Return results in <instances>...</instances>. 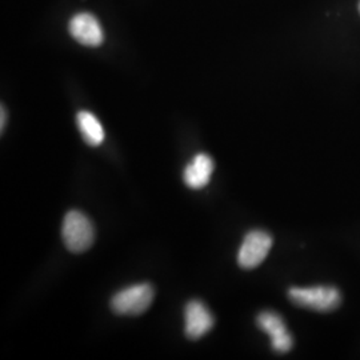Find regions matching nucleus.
Listing matches in <instances>:
<instances>
[{"label": "nucleus", "mask_w": 360, "mask_h": 360, "mask_svg": "<svg viewBox=\"0 0 360 360\" xmlns=\"http://www.w3.org/2000/svg\"><path fill=\"white\" fill-rule=\"evenodd\" d=\"M288 297L296 306L318 312L334 311L342 302L339 290L331 285L292 287L288 290Z\"/></svg>", "instance_id": "nucleus-1"}, {"label": "nucleus", "mask_w": 360, "mask_h": 360, "mask_svg": "<svg viewBox=\"0 0 360 360\" xmlns=\"http://www.w3.org/2000/svg\"><path fill=\"white\" fill-rule=\"evenodd\" d=\"M62 238L68 251L80 254L87 251L94 243L95 227L87 215L74 210L65 214Z\"/></svg>", "instance_id": "nucleus-2"}, {"label": "nucleus", "mask_w": 360, "mask_h": 360, "mask_svg": "<svg viewBox=\"0 0 360 360\" xmlns=\"http://www.w3.org/2000/svg\"><path fill=\"white\" fill-rule=\"evenodd\" d=\"M154 296V287L150 283L129 285L112 296L111 309L117 315L136 316L148 309Z\"/></svg>", "instance_id": "nucleus-3"}, {"label": "nucleus", "mask_w": 360, "mask_h": 360, "mask_svg": "<svg viewBox=\"0 0 360 360\" xmlns=\"http://www.w3.org/2000/svg\"><path fill=\"white\" fill-rule=\"evenodd\" d=\"M274 239L269 232L252 230L245 236L238 252V264L245 270H252L267 257Z\"/></svg>", "instance_id": "nucleus-4"}, {"label": "nucleus", "mask_w": 360, "mask_h": 360, "mask_svg": "<svg viewBox=\"0 0 360 360\" xmlns=\"http://www.w3.org/2000/svg\"><path fill=\"white\" fill-rule=\"evenodd\" d=\"M257 327L271 338L272 349L285 354L294 346V339L288 333L283 318L274 311H263L257 315Z\"/></svg>", "instance_id": "nucleus-5"}, {"label": "nucleus", "mask_w": 360, "mask_h": 360, "mask_svg": "<svg viewBox=\"0 0 360 360\" xmlns=\"http://www.w3.org/2000/svg\"><path fill=\"white\" fill-rule=\"evenodd\" d=\"M68 31L77 43L87 47H98L103 43V28L90 13H79L68 23Z\"/></svg>", "instance_id": "nucleus-6"}, {"label": "nucleus", "mask_w": 360, "mask_h": 360, "mask_svg": "<svg viewBox=\"0 0 360 360\" xmlns=\"http://www.w3.org/2000/svg\"><path fill=\"white\" fill-rule=\"evenodd\" d=\"M184 333L191 340H198L214 327V316L200 300H191L184 309Z\"/></svg>", "instance_id": "nucleus-7"}, {"label": "nucleus", "mask_w": 360, "mask_h": 360, "mask_svg": "<svg viewBox=\"0 0 360 360\" xmlns=\"http://www.w3.org/2000/svg\"><path fill=\"white\" fill-rule=\"evenodd\" d=\"M214 168L215 165L210 155H195L190 165L184 168V172H183L184 183L193 190L203 188L210 183Z\"/></svg>", "instance_id": "nucleus-8"}, {"label": "nucleus", "mask_w": 360, "mask_h": 360, "mask_svg": "<svg viewBox=\"0 0 360 360\" xmlns=\"http://www.w3.org/2000/svg\"><path fill=\"white\" fill-rule=\"evenodd\" d=\"M77 129L84 142L91 147H98L104 141L103 126L99 119L90 111H79L77 115Z\"/></svg>", "instance_id": "nucleus-9"}, {"label": "nucleus", "mask_w": 360, "mask_h": 360, "mask_svg": "<svg viewBox=\"0 0 360 360\" xmlns=\"http://www.w3.org/2000/svg\"><path fill=\"white\" fill-rule=\"evenodd\" d=\"M1 122H0V129H1V132L4 131V126H6V123H7V112H6V108L1 105Z\"/></svg>", "instance_id": "nucleus-10"}, {"label": "nucleus", "mask_w": 360, "mask_h": 360, "mask_svg": "<svg viewBox=\"0 0 360 360\" xmlns=\"http://www.w3.org/2000/svg\"><path fill=\"white\" fill-rule=\"evenodd\" d=\"M359 13H360V1H359Z\"/></svg>", "instance_id": "nucleus-11"}]
</instances>
